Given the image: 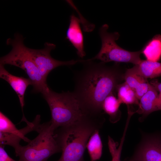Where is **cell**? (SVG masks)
Returning <instances> with one entry per match:
<instances>
[{"label":"cell","mask_w":161,"mask_h":161,"mask_svg":"<svg viewBox=\"0 0 161 161\" xmlns=\"http://www.w3.org/2000/svg\"><path fill=\"white\" fill-rule=\"evenodd\" d=\"M79 62L83 67L75 73L73 92L87 113L101 114L104 100L116 92L117 86L124 80L126 71L119 63L109 66L89 59L80 60Z\"/></svg>","instance_id":"obj_1"},{"label":"cell","mask_w":161,"mask_h":161,"mask_svg":"<svg viewBox=\"0 0 161 161\" xmlns=\"http://www.w3.org/2000/svg\"><path fill=\"white\" fill-rule=\"evenodd\" d=\"M102 117L87 114L73 123L56 129L54 137L62 152L57 161H84L88 140L101 126Z\"/></svg>","instance_id":"obj_2"},{"label":"cell","mask_w":161,"mask_h":161,"mask_svg":"<svg viewBox=\"0 0 161 161\" xmlns=\"http://www.w3.org/2000/svg\"><path fill=\"white\" fill-rule=\"evenodd\" d=\"M42 95L49 107L50 121L55 129L73 123L88 114L73 92L58 93L49 88Z\"/></svg>","instance_id":"obj_3"},{"label":"cell","mask_w":161,"mask_h":161,"mask_svg":"<svg viewBox=\"0 0 161 161\" xmlns=\"http://www.w3.org/2000/svg\"><path fill=\"white\" fill-rule=\"evenodd\" d=\"M23 41L22 36L18 33L14 35L13 39L7 40V44L12 48L8 54L0 58V64H10L23 69L32 82L33 92L43 94L49 88L47 80L41 76Z\"/></svg>","instance_id":"obj_4"},{"label":"cell","mask_w":161,"mask_h":161,"mask_svg":"<svg viewBox=\"0 0 161 161\" xmlns=\"http://www.w3.org/2000/svg\"><path fill=\"white\" fill-rule=\"evenodd\" d=\"M55 129L50 121L39 124L35 131L38 135L16 152L20 161H47L52 155L61 151L54 137Z\"/></svg>","instance_id":"obj_5"},{"label":"cell","mask_w":161,"mask_h":161,"mask_svg":"<svg viewBox=\"0 0 161 161\" xmlns=\"http://www.w3.org/2000/svg\"><path fill=\"white\" fill-rule=\"evenodd\" d=\"M109 26L107 24L102 25L100 28L99 35L101 41V46L99 52L90 60H100L106 63L111 61L115 63H131L135 65L141 60V50L135 52L126 50L117 45L116 41L120 36L119 32H108Z\"/></svg>","instance_id":"obj_6"},{"label":"cell","mask_w":161,"mask_h":161,"mask_svg":"<svg viewBox=\"0 0 161 161\" xmlns=\"http://www.w3.org/2000/svg\"><path fill=\"white\" fill-rule=\"evenodd\" d=\"M56 47L52 43L46 42L44 47L42 49H34L29 48L30 54L38 68L43 77L47 80L50 72L56 67L61 66H71L79 60H72L68 61H61L53 58L50 55L51 51Z\"/></svg>","instance_id":"obj_7"},{"label":"cell","mask_w":161,"mask_h":161,"mask_svg":"<svg viewBox=\"0 0 161 161\" xmlns=\"http://www.w3.org/2000/svg\"><path fill=\"white\" fill-rule=\"evenodd\" d=\"M135 161H161V134L148 138L136 153Z\"/></svg>","instance_id":"obj_8"},{"label":"cell","mask_w":161,"mask_h":161,"mask_svg":"<svg viewBox=\"0 0 161 161\" xmlns=\"http://www.w3.org/2000/svg\"><path fill=\"white\" fill-rule=\"evenodd\" d=\"M0 77L9 84L17 94L23 112L24 105V97L26 89L32 82L29 78L16 76L9 73L4 65L0 64Z\"/></svg>","instance_id":"obj_9"},{"label":"cell","mask_w":161,"mask_h":161,"mask_svg":"<svg viewBox=\"0 0 161 161\" xmlns=\"http://www.w3.org/2000/svg\"><path fill=\"white\" fill-rule=\"evenodd\" d=\"M40 117L36 116L32 122L28 121L27 126L18 129L12 122L1 112H0V132L11 133L20 137L24 141L28 143L30 140L25 137L27 133L35 131V129L40 123Z\"/></svg>","instance_id":"obj_10"},{"label":"cell","mask_w":161,"mask_h":161,"mask_svg":"<svg viewBox=\"0 0 161 161\" xmlns=\"http://www.w3.org/2000/svg\"><path fill=\"white\" fill-rule=\"evenodd\" d=\"M80 20L74 14L70 16V23L66 33V38L77 50L78 56L83 58L86 55L83 37L80 27Z\"/></svg>","instance_id":"obj_11"},{"label":"cell","mask_w":161,"mask_h":161,"mask_svg":"<svg viewBox=\"0 0 161 161\" xmlns=\"http://www.w3.org/2000/svg\"><path fill=\"white\" fill-rule=\"evenodd\" d=\"M124 80L134 91L139 100L151 86L147 79L137 73L133 67L126 69Z\"/></svg>","instance_id":"obj_12"},{"label":"cell","mask_w":161,"mask_h":161,"mask_svg":"<svg viewBox=\"0 0 161 161\" xmlns=\"http://www.w3.org/2000/svg\"><path fill=\"white\" fill-rule=\"evenodd\" d=\"M158 95L157 91L151 85L147 92L139 100L138 109L135 113L142 114L141 118L144 119L151 112L159 110L157 103Z\"/></svg>","instance_id":"obj_13"},{"label":"cell","mask_w":161,"mask_h":161,"mask_svg":"<svg viewBox=\"0 0 161 161\" xmlns=\"http://www.w3.org/2000/svg\"><path fill=\"white\" fill-rule=\"evenodd\" d=\"M141 51L147 60L160 61L161 59V35H155L145 44Z\"/></svg>","instance_id":"obj_14"},{"label":"cell","mask_w":161,"mask_h":161,"mask_svg":"<svg viewBox=\"0 0 161 161\" xmlns=\"http://www.w3.org/2000/svg\"><path fill=\"white\" fill-rule=\"evenodd\" d=\"M133 68L145 78H153L161 76V63L142 60Z\"/></svg>","instance_id":"obj_15"},{"label":"cell","mask_w":161,"mask_h":161,"mask_svg":"<svg viewBox=\"0 0 161 161\" xmlns=\"http://www.w3.org/2000/svg\"><path fill=\"white\" fill-rule=\"evenodd\" d=\"M112 93L107 96L102 104V109L110 116V121L113 123L117 121L120 117L119 108L121 104L114 95Z\"/></svg>","instance_id":"obj_16"},{"label":"cell","mask_w":161,"mask_h":161,"mask_svg":"<svg viewBox=\"0 0 161 161\" xmlns=\"http://www.w3.org/2000/svg\"><path fill=\"white\" fill-rule=\"evenodd\" d=\"M116 92L117 99L121 103L125 104L128 107L131 105L138 106L139 100L135 92L125 82L118 85Z\"/></svg>","instance_id":"obj_17"},{"label":"cell","mask_w":161,"mask_h":161,"mask_svg":"<svg viewBox=\"0 0 161 161\" xmlns=\"http://www.w3.org/2000/svg\"><path fill=\"white\" fill-rule=\"evenodd\" d=\"M87 148L92 161H96L101 157L102 151V144L99 130H96L88 141Z\"/></svg>","instance_id":"obj_18"},{"label":"cell","mask_w":161,"mask_h":161,"mask_svg":"<svg viewBox=\"0 0 161 161\" xmlns=\"http://www.w3.org/2000/svg\"><path fill=\"white\" fill-rule=\"evenodd\" d=\"M126 131L121 139L119 146L117 148L118 144L113 140L109 136L108 140V145L109 151L112 156L114 158V161H120V157L122 146L125 138Z\"/></svg>","instance_id":"obj_19"},{"label":"cell","mask_w":161,"mask_h":161,"mask_svg":"<svg viewBox=\"0 0 161 161\" xmlns=\"http://www.w3.org/2000/svg\"><path fill=\"white\" fill-rule=\"evenodd\" d=\"M159 92L158 94L157 103L159 110H161V83L158 81L157 80H151L150 83Z\"/></svg>","instance_id":"obj_20"},{"label":"cell","mask_w":161,"mask_h":161,"mask_svg":"<svg viewBox=\"0 0 161 161\" xmlns=\"http://www.w3.org/2000/svg\"><path fill=\"white\" fill-rule=\"evenodd\" d=\"M0 161H16L8 154L5 151L4 146L1 145L0 146ZM18 161H20L19 160Z\"/></svg>","instance_id":"obj_21"},{"label":"cell","mask_w":161,"mask_h":161,"mask_svg":"<svg viewBox=\"0 0 161 161\" xmlns=\"http://www.w3.org/2000/svg\"><path fill=\"white\" fill-rule=\"evenodd\" d=\"M111 161H114V159L112 157V159Z\"/></svg>","instance_id":"obj_22"},{"label":"cell","mask_w":161,"mask_h":161,"mask_svg":"<svg viewBox=\"0 0 161 161\" xmlns=\"http://www.w3.org/2000/svg\"><path fill=\"white\" fill-rule=\"evenodd\" d=\"M130 161H135L134 160H130Z\"/></svg>","instance_id":"obj_23"}]
</instances>
